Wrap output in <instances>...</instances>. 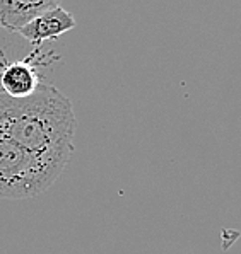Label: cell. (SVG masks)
Instances as JSON below:
<instances>
[{
  "label": "cell",
  "mask_w": 241,
  "mask_h": 254,
  "mask_svg": "<svg viewBox=\"0 0 241 254\" xmlns=\"http://www.w3.org/2000/svg\"><path fill=\"white\" fill-rule=\"evenodd\" d=\"M0 131L60 178L72 157L77 120L71 99L41 82L22 99H12L0 89Z\"/></svg>",
  "instance_id": "cell-1"
},
{
  "label": "cell",
  "mask_w": 241,
  "mask_h": 254,
  "mask_svg": "<svg viewBox=\"0 0 241 254\" xmlns=\"http://www.w3.org/2000/svg\"><path fill=\"white\" fill-rule=\"evenodd\" d=\"M58 179L26 148L0 131V198L24 200L45 193Z\"/></svg>",
  "instance_id": "cell-2"
},
{
  "label": "cell",
  "mask_w": 241,
  "mask_h": 254,
  "mask_svg": "<svg viewBox=\"0 0 241 254\" xmlns=\"http://www.w3.org/2000/svg\"><path fill=\"white\" fill-rule=\"evenodd\" d=\"M62 0H0V29H22L45 10L60 5Z\"/></svg>",
  "instance_id": "cell-5"
},
{
  "label": "cell",
  "mask_w": 241,
  "mask_h": 254,
  "mask_svg": "<svg viewBox=\"0 0 241 254\" xmlns=\"http://www.w3.org/2000/svg\"><path fill=\"white\" fill-rule=\"evenodd\" d=\"M41 84L40 72L29 60H17L0 70V89L12 99L31 96Z\"/></svg>",
  "instance_id": "cell-4"
},
{
  "label": "cell",
  "mask_w": 241,
  "mask_h": 254,
  "mask_svg": "<svg viewBox=\"0 0 241 254\" xmlns=\"http://www.w3.org/2000/svg\"><path fill=\"white\" fill-rule=\"evenodd\" d=\"M76 26V17L58 5L34 17L22 29H19V34L31 45H41L45 41L57 40L62 34L72 31Z\"/></svg>",
  "instance_id": "cell-3"
}]
</instances>
